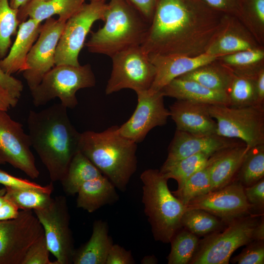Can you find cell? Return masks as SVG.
I'll return each mask as SVG.
<instances>
[{
    "label": "cell",
    "instance_id": "1",
    "mask_svg": "<svg viewBox=\"0 0 264 264\" xmlns=\"http://www.w3.org/2000/svg\"><path fill=\"white\" fill-rule=\"evenodd\" d=\"M222 15L200 0H157L141 46L149 56L201 55Z\"/></svg>",
    "mask_w": 264,
    "mask_h": 264
},
{
    "label": "cell",
    "instance_id": "2",
    "mask_svg": "<svg viewBox=\"0 0 264 264\" xmlns=\"http://www.w3.org/2000/svg\"><path fill=\"white\" fill-rule=\"evenodd\" d=\"M27 122L31 147L47 169L51 181H60L79 151L81 133L72 124L67 108L61 103L39 111L30 110Z\"/></svg>",
    "mask_w": 264,
    "mask_h": 264
},
{
    "label": "cell",
    "instance_id": "3",
    "mask_svg": "<svg viewBox=\"0 0 264 264\" xmlns=\"http://www.w3.org/2000/svg\"><path fill=\"white\" fill-rule=\"evenodd\" d=\"M136 150L137 143L123 136L118 126L81 133L79 151L122 192L137 169Z\"/></svg>",
    "mask_w": 264,
    "mask_h": 264
},
{
    "label": "cell",
    "instance_id": "4",
    "mask_svg": "<svg viewBox=\"0 0 264 264\" xmlns=\"http://www.w3.org/2000/svg\"><path fill=\"white\" fill-rule=\"evenodd\" d=\"M105 23L91 33L85 45L89 52L112 56L128 48L141 46L149 22L128 0H110Z\"/></svg>",
    "mask_w": 264,
    "mask_h": 264
},
{
    "label": "cell",
    "instance_id": "5",
    "mask_svg": "<svg viewBox=\"0 0 264 264\" xmlns=\"http://www.w3.org/2000/svg\"><path fill=\"white\" fill-rule=\"evenodd\" d=\"M142 202L155 240L170 243L182 228L181 220L186 209L168 188L167 178L157 169H147L141 174Z\"/></svg>",
    "mask_w": 264,
    "mask_h": 264
},
{
    "label": "cell",
    "instance_id": "6",
    "mask_svg": "<svg viewBox=\"0 0 264 264\" xmlns=\"http://www.w3.org/2000/svg\"><path fill=\"white\" fill-rule=\"evenodd\" d=\"M96 79L91 66L55 65L43 77L40 84L30 90L36 107L46 105L58 98L67 109H73L78 104L76 93L82 88L95 85Z\"/></svg>",
    "mask_w": 264,
    "mask_h": 264
},
{
    "label": "cell",
    "instance_id": "7",
    "mask_svg": "<svg viewBox=\"0 0 264 264\" xmlns=\"http://www.w3.org/2000/svg\"><path fill=\"white\" fill-rule=\"evenodd\" d=\"M259 215L238 219L222 230L199 240L189 264H228L232 253L254 240V230L260 221Z\"/></svg>",
    "mask_w": 264,
    "mask_h": 264
},
{
    "label": "cell",
    "instance_id": "8",
    "mask_svg": "<svg viewBox=\"0 0 264 264\" xmlns=\"http://www.w3.org/2000/svg\"><path fill=\"white\" fill-rule=\"evenodd\" d=\"M208 109L217 123V134L240 140L249 148L264 144V108L209 105Z\"/></svg>",
    "mask_w": 264,
    "mask_h": 264
},
{
    "label": "cell",
    "instance_id": "9",
    "mask_svg": "<svg viewBox=\"0 0 264 264\" xmlns=\"http://www.w3.org/2000/svg\"><path fill=\"white\" fill-rule=\"evenodd\" d=\"M112 70L105 93L109 95L125 88L139 93L148 90L155 75V67L141 46L119 51L110 57Z\"/></svg>",
    "mask_w": 264,
    "mask_h": 264
},
{
    "label": "cell",
    "instance_id": "10",
    "mask_svg": "<svg viewBox=\"0 0 264 264\" xmlns=\"http://www.w3.org/2000/svg\"><path fill=\"white\" fill-rule=\"evenodd\" d=\"M106 7L105 2L84 3L66 22L56 47L55 65H80L79 54L87 35L96 21L104 20Z\"/></svg>",
    "mask_w": 264,
    "mask_h": 264
},
{
    "label": "cell",
    "instance_id": "11",
    "mask_svg": "<svg viewBox=\"0 0 264 264\" xmlns=\"http://www.w3.org/2000/svg\"><path fill=\"white\" fill-rule=\"evenodd\" d=\"M32 210H21L12 219L0 221V264H22L29 247L44 235Z\"/></svg>",
    "mask_w": 264,
    "mask_h": 264
},
{
    "label": "cell",
    "instance_id": "12",
    "mask_svg": "<svg viewBox=\"0 0 264 264\" xmlns=\"http://www.w3.org/2000/svg\"><path fill=\"white\" fill-rule=\"evenodd\" d=\"M33 211L43 228L49 251L58 264H71L74 249L66 197H55L47 207Z\"/></svg>",
    "mask_w": 264,
    "mask_h": 264
},
{
    "label": "cell",
    "instance_id": "13",
    "mask_svg": "<svg viewBox=\"0 0 264 264\" xmlns=\"http://www.w3.org/2000/svg\"><path fill=\"white\" fill-rule=\"evenodd\" d=\"M7 111L0 110V157L32 179L39 176L30 149L28 134L22 124L11 118Z\"/></svg>",
    "mask_w": 264,
    "mask_h": 264
},
{
    "label": "cell",
    "instance_id": "14",
    "mask_svg": "<svg viewBox=\"0 0 264 264\" xmlns=\"http://www.w3.org/2000/svg\"><path fill=\"white\" fill-rule=\"evenodd\" d=\"M186 206V209L204 210L226 225L238 219L254 215L246 198L244 186L236 179L221 188L195 198Z\"/></svg>",
    "mask_w": 264,
    "mask_h": 264
},
{
    "label": "cell",
    "instance_id": "15",
    "mask_svg": "<svg viewBox=\"0 0 264 264\" xmlns=\"http://www.w3.org/2000/svg\"><path fill=\"white\" fill-rule=\"evenodd\" d=\"M65 23L51 17L41 25L39 36L27 57V68L23 71L30 90L36 88L55 66L56 47Z\"/></svg>",
    "mask_w": 264,
    "mask_h": 264
},
{
    "label": "cell",
    "instance_id": "16",
    "mask_svg": "<svg viewBox=\"0 0 264 264\" xmlns=\"http://www.w3.org/2000/svg\"><path fill=\"white\" fill-rule=\"evenodd\" d=\"M136 94V109L130 119L119 127V131L123 136L137 143L154 127L165 125L170 112L165 107V96L161 91L151 93L147 90Z\"/></svg>",
    "mask_w": 264,
    "mask_h": 264
},
{
    "label": "cell",
    "instance_id": "17",
    "mask_svg": "<svg viewBox=\"0 0 264 264\" xmlns=\"http://www.w3.org/2000/svg\"><path fill=\"white\" fill-rule=\"evenodd\" d=\"M261 45L236 17L223 14L220 26L205 53L219 57Z\"/></svg>",
    "mask_w": 264,
    "mask_h": 264
},
{
    "label": "cell",
    "instance_id": "18",
    "mask_svg": "<svg viewBox=\"0 0 264 264\" xmlns=\"http://www.w3.org/2000/svg\"><path fill=\"white\" fill-rule=\"evenodd\" d=\"M242 143L217 134L199 135L176 130L165 162L176 161L199 153H215Z\"/></svg>",
    "mask_w": 264,
    "mask_h": 264
},
{
    "label": "cell",
    "instance_id": "19",
    "mask_svg": "<svg viewBox=\"0 0 264 264\" xmlns=\"http://www.w3.org/2000/svg\"><path fill=\"white\" fill-rule=\"evenodd\" d=\"M155 67L153 82L148 90L160 91L174 79L215 60L218 57L204 53L197 56L182 55L149 56Z\"/></svg>",
    "mask_w": 264,
    "mask_h": 264
},
{
    "label": "cell",
    "instance_id": "20",
    "mask_svg": "<svg viewBox=\"0 0 264 264\" xmlns=\"http://www.w3.org/2000/svg\"><path fill=\"white\" fill-rule=\"evenodd\" d=\"M208 104L177 100L170 107V116L176 130L199 135L216 134L217 123Z\"/></svg>",
    "mask_w": 264,
    "mask_h": 264
},
{
    "label": "cell",
    "instance_id": "21",
    "mask_svg": "<svg viewBox=\"0 0 264 264\" xmlns=\"http://www.w3.org/2000/svg\"><path fill=\"white\" fill-rule=\"evenodd\" d=\"M41 23L29 18L19 25L15 42L9 53L0 60V68L12 75L23 71L26 68V59L40 33Z\"/></svg>",
    "mask_w": 264,
    "mask_h": 264
},
{
    "label": "cell",
    "instance_id": "22",
    "mask_svg": "<svg viewBox=\"0 0 264 264\" xmlns=\"http://www.w3.org/2000/svg\"><path fill=\"white\" fill-rule=\"evenodd\" d=\"M164 96L210 105L229 106V100L226 92L209 89L198 82L177 77L160 90Z\"/></svg>",
    "mask_w": 264,
    "mask_h": 264
},
{
    "label": "cell",
    "instance_id": "23",
    "mask_svg": "<svg viewBox=\"0 0 264 264\" xmlns=\"http://www.w3.org/2000/svg\"><path fill=\"white\" fill-rule=\"evenodd\" d=\"M244 143L215 153L210 164L212 190L221 188L233 181L249 149Z\"/></svg>",
    "mask_w": 264,
    "mask_h": 264
},
{
    "label": "cell",
    "instance_id": "24",
    "mask_svg": "<svg viewBox=\"0 0 264 264\" xmlns=\"http://www.w3.org/2000/svg\"><path fill=\"white\" fill-rule=\"evenodd\" d=\"M86 0H30L18 9L20 24L27 18L40 22L58 15L60 21L66 22L85 3Z\"/></svg>",
    "mask_w": 264,
    "mask_h": 264
},
{
    "label": "cell",
    "instance_id": "25",
    "mask_svg": "<svg viewBox=\"0 0 264 264\" xmlns=\"http://www.w3.org/2000/svg\"><path fill=\"white\" fill-rule=\"evenodd\" d=\"M112 245V239L109 235L107 223L101 220H95L88 241L78 249L74 250L72 263L106 264Z\"/></svg>",
    "mask_w": 264,
    "mask_h": 264
},
{
    "label": "cell",
    "instance_id": "26",
    "mask_svg": "<svg viewBox=\"0 0 264 264\" xmlns=\"http://www.w3.org/2000/svg\"><path fill=\"white\" fill-rule=\"evenodd\" d=\"M76 200L78 208L93 213L116 202L119 196L116 187L104 175L84 183L79 189Z\"/></svg>",
    "mask_w": 264,
    "mask_h": 264
},
{
    "label": "cell",
    "instance_id": "27",
    "mask_svg": "<svg viewBox=\"0 0 264 264\" xmlns=\"http://www.w3.org/2000/svg\"><path fill=\"white\" fill-rule=\"evenodd\" d=\"M102 175L100 170L79 151L71 159L66 173L60 182L65 193L73 196L77 194L84 183Z\"/></svg>",
    "mask_w": 264,
    "mask_h": 264
},
{
    "label": "cell",
    "instance_id": "28",
    "mask_svg": "<svg viewBox=\"0 0 264 264\" xmlns=\"http://www.w3.org/2000/svg\"><path fill=\"white\" fill-rule=\"evenodd\" d=\"M233 76V73L216 59L179 77L196 81L214 90L226 92Z\"/></svg>",
    "mask_w": 264,
    "mask_h": 264
},
{
    "label": "cell",
    "instance_id": "29",
    "mask_svg": "<svg viewBox=\"0 0 264 264\" xmlns=\"http://www.w3.org/2000/svg\"><path fill=\"white\" fill-rule=\"evenodd\" d=\"M217 60L233 73L256 76L264 68V46L219 56Z\"/></svg>",
    "mask_w": 264,
    "mask_h": 264
},
{
    "label": "cell",
    "instance_id": "30",
    "mask_svg": "<svg viewBox=\"0 0 264 264\" xmlns=\"http://www.w3.org/2000/svg\"><path fill=\"white\" fill-rule=\"evenodd\" d=\"M215 153H199L176 161L164 162L160 171L168 179H175L179 188L188 177L205 166Z\"/></svg>",
    "mask_w": 264,
    "mask_h": 264
},
{
    "label": "cell",
    "instance_id": "31",
    "mask_svg": "<svg viewBox=\"0 0 264 264\" xmlns=\"http://www.w3.org/2000/svg\"><path fill=\"white\" fill-rule=\"evenodd\" d=\"M182 227L198 236L222 231L227 225L220 219L200 209H186L181 220Z\"/></svg>",
    "mask_w": 264,
    "mask_h": 264
},
{
    "label": "cell",
    "instance_id": "32",
    "mask_svg": "<svg viewBox=\"0 0 264 264\" xmlns=\"http://www.w3.org/2000/svg\"><path fill=\"white\" fill-rule=\"evenodd\" d=\"M212 156L205 166L188 177L180 187L172 192L185 205L195 198L211 191L210 171Z\"/></svg>",
    "mask_w": 264,
    "mask_h": 264
},
{
    "label": "cell",
    "instance_id": "33",
    "mask_svg": "<svg viewBox=\"0 0 264 264\" xmlns=\"http://www.w3.org/2000/svg\"><path fill=\"white\" fill-rule=\"evenodd\" d=\"M256 76H249L233 73V78L226 92L229 98V107L242 108L258 106L256 87Z\"/></svg>",
    "mask_w": 264,
    "mask_h": 264
},
{
    "label": "cell",
    "instance_id": "34",
    "mask_svg": "<svg viewBox=\"0 0 264 264\" xmlns=\"http://www.w3.org/2000/svg\"><path fill=\"white\" fill-rule=\"evenodd\" d=\"M264 178V144L249 148L235 179L244 187L251 186Z\"/></svg>",
    "mask_w": 264,
    "mask_h": 264
},
{
    "label": "cell",
    "instance_id": "35",
    "mask_svg": "<svg viewBox=\"0 0 264 264\" xmlns=\"http://www.w3.org/2000/svg\"><path fill=\"white\" fill-rule=\"evenodd\" d=\"M239 20L257 42L264 46V0H241Z\"/></svg>",
    "mask_w": 264,
    "mask_h": 264
},
{
    "label": "cell",
    "instance_id": "36",
    "mask_svg": "<svg viewBox=\"0 0 264 264\" xmlns=\"http://www.w3.org/2000/svg\"><path fill=\"white\" fill-rule=\"evenodd\" d=\"M199 239L186 229H180L170 243L171 249L167 258L168 264H189L198 246Z\"/></svg>",
    "mask_w": 264,
    "mask_h": 264
},
{
    "label": "cell",
    "instance_id": "37",
    "mask_svg": "<svg viewBox=\"0 0 264 264\" xmlns=\"http://www.w3.org/2000/svg\"><path fill=\"white\" fill-rule=\"evenodd\" d=\"M6 198L21 210H37L48 206L53 198L50 193L31 189L6 187Z\"/></svg>",
    "mask_w": 264,
    "mask_h": 264
},
{
    "label": "cell",
    "instance_id": "38",
    "mask_svg": "<svg viewBox=\"0 0 264 264\" xmlns=\"http://www.w3.org/2000/svg\"><path fill=\"white\" fill-rule=\"evenodd\" d=\"M18 9L11 7L9 0H0V58H4L11 44V37L20 24Z\"/></svg>",
    "mask_w": 264,
    "mask_h": 264
},
{
    "label": "cell",
    "instance_id": "39",
    "mask_svg": "<svg viewBox=\"0 0 264 264\" xmlns=\"http://www.w3.org/2000/svg\"><path fill=\"white\" fill-rule=\"evenodd\" d=\"M48 249L44 235L37 240L28 248L22 264H58L49 260Z\"/></svg>",
    "mask_w": 264,
    "mask_h": 264
},
{
    "label": "cell",
    "instance_id": "40",
    "mask_svg": "<svg viewBox=\"0 0 264 264\" xmlns=\"http://www.w3.org/2000/svg\"><path fill=\"white\" fill-rule=\"evenodd\" d=\"M231 262L238 264H264V240L252 241Z\"/></svg>",
    "mask_w": 264,
    "mask_h": 264
},
{
    "label": "cell",
    "instance_id": "41",
    "mask_svg": "<svg viewBox=\"0 0 264 264\" xmlns=\"http://www.w3.org/2000/svg\"><path fill=\"white\" fill-rule=\"evenodd\" d=\"M0 184L13 189H31L50 194L54 189L52 182L46 186H42L30 180L14 176L0 169Z\"/></svg>",
    "mask_w": 264,
    "mask_h": 264
},
{
    "label": "cell",
    "instance_id": "42",
    "mask_svg": "<svg viewBox=\"0 0 264 264\" xmlns=\"http://www.w3.org/2000/svg\"><path fill=\"white\" fill-rule=\"evenodd\" d=\"M244 192L254 214L262 215L264 209V178L251 186L244 187Z\"/></svg>",
    "mask_w": 264,
    "mask_h": 264
},
{
    "label": "cell",
    "instance_id": "43",
    "mask_svg": "<svg viewBox=\"0 0 264 264\" xmlns=\"http://www.w3.org/2000/svg\"><path fill=\"white\" fill-rule=\"evenodd\" d=\"M214 10L237 17L241 13V0H200Z\"/></svg>",
    "mask_w": 264,
    "mask_h": 264
},
{
    "label": "cell",
    "instance_id": "44",
    "mask_svg": "<svg viewBox=\"0 0 264 264\" xmlns=\"http://www.w3.org/2000/svg\"><path fill=\"white\" fill-rule=\"evenodd\" d=\"M23 88V85L21 81L5 73L0 68V91L19 99Z\"/></svg>",
    "mask_w": 264,
    "mask_h": 264
},
{
    "label": "cell",
    "instance_id": "45",
    "mask_svg": "<svg viewBox=\"0 0 264 264\" xmlns=\"http://www.w3.org/2000/svg\"><path fill=\"white\" fill-rule=\"evenodd\" d=\"M135 261L130 251L113 244L109 252L106 264H133Z\"/></svg>",
    "mask_w": 264,
    "mask_h": 264
},
{
    "label": "cell",
    "instance_id": "46",
    "mask_svg": "<svg viewBox=\"0 0 264 264\" xmlns=\"http://www.w3.org/2000/svg\"><path fill=\"white\" fill-rule=\"evenodd\" d=\"M150 23L157 0H128Z\"/></svg>",
    "mask_w": 264,
    "mask_h": 264
},
{
    "label": "cell",
    "instance_id": "47",
    "mask_svg": "<svg viewBox=\"0 0 264 264\" xmlns=\"http://www.w3.org/2000/svg\"><path fill=\"white\" fill-rule=\"evenodd\" d=\"M256 87L257 106L264 108V68H262L256 76Z\"/></svg>",
    "mask_w": 264,
    "mask_h": 264
},
{
    "label": "cell",
    "instance_id": "48",
    "mask_svg": "<svg viewBox=\"0 0 264 264\" xmlns=\"http://www.w3.org/2000/svg\"><path fill=\"white\" fill-rule=\"evenodd\" d=\"M19 99L13 97L7 93L0 91V110L7 111L10 108L15 107Z\"/></svg>",
    "mask_w": 264,
    "mask_h": 264
},
{
    "label": "cell",
    "instance_id": "49",
    "mask_svg": "<svg viewBox=\"0 0 264 264\" xmlns=\"http://www.w3.org/2000/svg\"><path fill=\"white\" fill-rule=\"evenodd\" d=\"M254 241L264 240V218L262 215L260 221L255 227L253 233Z\"/></svg>",
    "mask_w": 264,
    "mask_h": 264
},
{
    "label": "cell",
    "instance_id": "50",
    "mask_svg": "<svg viewBox=\"0 0 264 264\" xmlns=\"http://www.w3.org/2000/svg\"><path fill=\"white\" fill-rule=\"evenodd\" d=\"M30 0H9L10 5L15 9H18L26 4Z\"/></svg>",
    "mask_w": 264,
    "mask_h": 264
},
{
    "label": "cell",
    "instance_id": "51",
    "mask_svg": "<svg viewBox=\"0 0 264 264\" xmlns=\"http://www.w3.org/2000/svg\"><path fill=\"white\" fill-rule=\"evenodd\" d=\"M157 260L154 255L146 256L141 261L143 264H155L157 263Z\"/></svg>",
    "mask_w": 264,
    "mask_h": 264
},
{
    "label": "cell",
    "instance_id": "52",
    "mask_svg": "<svg viewBox=\"0 0 264 264\" xmlns=\"http://www.w3.org/2000/svg\"><path fill=\"white\" fill-rule=\"evenodd\" d=\"M6 191V189L5 187L0 189V210L2 208L3 205L8 201V200L5 197Z\"/></svg>",
    "mask_w": 264,
    "mask_h": 264
},
{
    "label": "cell",
    "instance_id": "53",
    "mask_svg": "<svg viewBox=\"0 0 264 264\" xmlns=\"http://www.w3.org/2000/svg\"><path fill=\"white\" fill-rule=\"evenodd\" d=\"M106 0H90V1H101V2H105Z\"/></svg>",
    "mask_w": 264,
    "mask_h": 264
},
{
    "label": "cell",
    "instance_id": "54",
    "mask_svg": "<svg viewBox=\"0 0 264 264\" xmlns=\"http://www.w3.org/2000/svg\"><path fill=\"white\" fill-rule=\"evenodd\" d=\"M5 162L0 157V164H3Z\"/></svg>",
    "mask_w": 264,
    "mask_h": 264
}]
</instances>
